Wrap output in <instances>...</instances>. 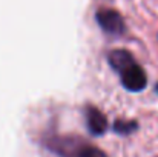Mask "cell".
<instances>
[{
	"mask_svg": "<svg viewBox=\"0 0 158 157\" xmlns=\"http://www.w3.org/2000/svg\"><path fill=\"white\" fill-rule=\"evenodd\" d=\"M43 146L57 157H109L103 150L78 136H48Z\"/></svg>",
	"mask_w": 158,
	"mask_h": 157,
	"instance_id": "6da1fadb",
	"label": "cell"
},
{
	"mask_svg": "<svg viewBox=\"0 0 158 157\" xmlns=\"http://www.w3.org/2000/svg\"><path fill=\"white\" fill-rule=\"evenodd\" d=\"M95 22L102 28V31L109 36H121L126 31L123 15L110 8H102L95 12Z\"/></svg>",
	"mask_w": 158,
	"mask_h": 157,
	"instance_id": "7a4b0ae2",
	"label": "cell"
},
{
	"mask_svg": "<svg viewBox=\"0 0 158 157\" xmlns=\"http://www.w3.org/2000/svg\"><path fill=\"white\" fill-rule=\"evenodd\" d=\"M120 80L129 93H141L148 86V76L137 62L120 72Z\"/></svg>",
	"mask_w": 158,
	"mask_h": 157,
	"instance_id": "3957f363",
	"label": "cell"
},
{
	"mask_svg": "<svg viewBox=\"0 0 158 157\" xmlns=\"http://www.w3.org/2000/svg\"><path fill=\"white\" fill-rule=\"evenodd\" d=\"M85 122H86L88 131L95 137L103 136L107 131V126H109L106 114L94 105H88L85 108Z\"/></svg>",
	"mask_w": 158,
	"mask_h": 157,
	"instance_id": "277c9868",
	"label": "cell"
},
{
	"mask_svg": "<svg viewBox=\"0 0 158 157\" xmlns=\"http://www.w3.org/2000/svg\"><path fill=\"white\" fill-rule=\"evenodd\" d=\"M107 62L120 74L123 69H126L127 66L135 63V59L127 50H114L107 54Z\"/></svg>",
	"mask_w": 158,
	"mask_h": 157,
	"instance_id": "5b68a950",
	"label": "cell"
},
{
	"mask_svg": "<svg viewBox=\"0 0 158 157\" xmlns=\"http://www.w3.org/2000/svg\"><path fill=\"white\" fill-rule=\"evenodd\" d=\"M114 133L118 136H131L138 129V122L137 120H124V119H117L112 125Z\"/></svg>",
	"mask_w": 158,
	"mask_h": 157,
	"instance_id": "8992f818",
	"label": "cell"
},
{
	"mask_svg": "<svg viewBox=\"0 0 158 157\" xmlns=\"http://www.w3.org/2000/svg\"><path fill=\"white\" fill-rule=\"evenodd\" d=\"M155 91H157V94H158V83H157V86H155Z\"/></svg>",
	"mask_w": 158,
	"mask_h": 157,
	"instance_id": "52a82bcc",
	"label": "cell"
}]
</instances>
